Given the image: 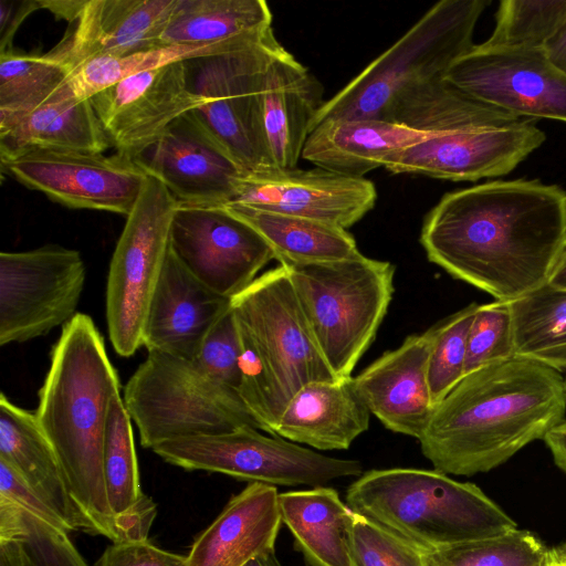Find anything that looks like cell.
I'll return each mask as SVG.
<instances>
[{"label": "cell", "mask_w": 566, "mask_h": 566, "mask_svg": "<svg viewBox=\"0 0 566 566\" xmlns=\"http://www.w3.org/2000/svg\"><path fill=\"white\" fill-rule=\"evenodd\" d=\"M420 243L454 279L517 300L547 283L566 249V190L520 178L447 192L424 217Z\"/></svg>", "instance_id": "6da1fadb"}, {"label": "cell", "mask_w": 566, "mask_h": 566, "mask_svg": "<svg viewBox=\"0 0 566 566\" xmlns=\"http://www.w3.org/2000/svg\"><path fill=\"white\" fill-rule=\"evenodd\" d=\"M566 420L565 376L514 356L467 374L418 440L434 470L471 476L505 463Z\"/></svg>", "instance_id": "7a4b0ae2"}, {"label": "cell", "mask_w": 566, "mask_h": 566, "mask_svg": "<svg viewBox=\"0 0 566 566\" xmlns=\"http://www.w3.org/2000/svg\"><path fill=\"white\" fill-rule=\"evenodd\" d=\"M119 390L102 334L91 316L77 313L52 347L35 416L94 535L113 543L116 534L104 476V447L111 400Z\"/></svg>", "instance_id": "3957f363"}, {"label": "cell", "mask_w": 566, "mask_h": 566, "mask_svg": "<svg viewBox=\"0 0 566 566\" xmlns=\"http://www.w3.org/2000/svg\"><path fill=\"white\" fill-rule=\"evenodd\" d=\"M346 502L423 553L517 527L479 486L437 470L367 471L349 485Z\"/></svg>", "instance_id": "277c9868"}, {"label": "cell", "mask_w": 566, "mask_h": 566, "mask_svg": "<svg viewBox=\"0 0 566 566\" xmlns=\"http://www.w3.org/2000/svg\"><path fill=\"white\" fill-rule=\"evenodd\" d=\"M491 0H441L390 48L324 102L311 132L337 119H386L399 93L428 80L441 77L470 51L473 32Z\"/></svg>", "instance_id": "5b68a950"}, {"label": "cell", "mask_w": 566, "mask_h": 566, "mask_svg": "<svg viewBox=\"0 0 566 566\" xmlns=\"http://www.w3.org/2000/svg\"><path fill=\"white\" fill-rule=\"evenodd\" d=\"M284 266L325 361L336 377H352L388 311L395 265L359 252L339 261Z\"/></svg>", "instance_id": "8992f818"}, {"label": "cell", "mask_w": 566, "mask_h": 566, "mask_svg": "<svg viewBox=\"0 0 566 566\" xmlns=\"http://www.w3.org/2000/svg\"><path fill=\"white\" fill-rule=\"evenodd\" d=\"M123 400L148 449L172 439L258 428L239 391L201 354L186 359L148 352L126 382Z\"/></svg>", "instance_id": "52a82bcc"}, {"label": "cell", "mask_w": 566, "mask_h": 566, "mask_svg": "<svg viewBox=\"0 0 566 566\" xmlns=\"http://www.w3.org/2000/svg\"><path fill=\"white\" fill-rule=\"evenodd\" d=\"M283 50L270 27L231 51L186 61L190 87L203 101L192 113L247 172L277 169L263 92L269 66Z\"/></svg>", "instance_id": "ba28073f"}, {"label": "cell", "mask_w": 566, "mask_h": 566, "mask_svg": "<svg viewBox=\"0 0 566 566\" xmlns=\"http://www.w3.org/2000/svg\"><path fill=\"white\" fill-rule=\"evenodd\" d=\"M180 203L148 174L114 250L106 286V319L115 352L134 355L143 345L148 307L161 274L170 229Z\"/></svg>", "instance_id": "9c48e42d"}, {"label": "cell", "mask_w": 566, "mask_h": 566, "mask_svg": "<svg viewBox=\"0 0 566 566\" xmlns=\"http://www.w3.org/2000/svg\"><path fill=\"white\" fill-rule=\"evenodd\" d=\"M151 450L185 470L221 473L274 486H324L333 480L363 474L357 460L324 455L279 436H264L252 426L172 439Z\"/></svg>", "instance_id": "30bf717a"}, {"label": "cell", "mask_w": 566, "mask_h": 566, "mask_svg": "<svg viewBox=\"0 0 566 566\" xmlns=\"http://www.w3.org/2000/svg\"><path fill=\"white\" fill-rule=\"evenodd\" d=\"M230 307L271 377L282 412L304 385L338 379L315 343L284 265L256 277Z\"/></svg>", "instance_id": "8fae6325"}, {"label": "cell", "mask_w": 566, "mask_h": 566, "mask_svg": "<svg viewBox=\"0 0 566 566\" xmlns=\"http://www.w3.org/2000/svg\"><path fill=\"white\" fill-rule=\"evenodd\" d=\"M81 253L56 244L0 253V345L23 343L66 325L85 284Z\"/></svg>", "instance_id": "7c38bea8"}, {"label": "cell", "mask_w": 566, "mask_h": 566, "mask_svg": "<svg viewBox=\"0 0 566 566\" xmlns=\"http://www.w3.org/2000/svg\"><path fill=\"white\" fill-rule=\"evenodd\" d=\"M0 165L2 174L67 208L126 217L148 176L136 159L117 153L32 148L0 158Z\"/></svg>", "instance_id": "4fadbf2b"}, {"label": "cell", "mask_w": 566, "mask_h": 566, "mask_svg": "<svg viewBox=\"0 0 566 566\" xmlns=\"http://www.w3.org/2000/svg\"><path fill=\"white\" fill-rule=\"evenodd\" d=\"M443 78L473 98L518 118L566 124V74L543 48H489L459 57Z\"/></svg>", "instance_id": "5bb4252c"}, {"label": "cell", "mask_w": 566, "mask_h": 566, "mask_svg": "<svg viewBox=\"0 0 566 566\" xmlns=\"http://www.w3.org/2000/svg\"><path fill=\"white\" fill-rule=\"evenodd\" d=\"M170 247L181 263L211 291L231 300L275 259L265 240L223 206H179Z\"/></svg>", "instance_id": "9a60e30c"}, {"label": "cell", "mask_w": 566, "mask_h": 566, "mask_svg": "<svg viewBox=\"0 0 566 566\" xmlns=\"http://www.w3.org/2000/svg\"><path fill=\"white\" fill-rule=\"evenodd\" d=\"M116 153L132 159L150 149L179 116L200 107L186 61L130 75L90 98Z\"/></svg>", "instance_id": "2e32d148"}, {"label": "cell", "mask_w": 566, "mask_h": 566, "mask_svg": "<svg viewBox=\"0 0 566 566\" xmlns=\"http://www.w3.org/2000/svg\"><path fill=\"white\" fill-rule=\"evenodd\" d=\"M546 140L533 119L491 129L436 135L391 155V174L478 181L509 175Z\"/></svg>", "instance_id": "e0dca14e"}, {"label": "cell", "mask_w": 566, "mask_h": 566, "mask_svg": "<svg viewBox=\"0 0 566 566\" xmlns=\"http://www.w3.org/2000/svg\"><path fill=\"white\" fill-rule=\"evenodd\" d=\"M136 159L159 179L181 206H224L235 199L237 181L247 171L192 111L175 119Z\"/></svg>", "instance_id": "ac0fdd59"}, {"label": "cell", "mask_w": 566, "mask_h": 566, "mask_svg": "<svg viewBox=\"0 0 566 566\" xmlns=\"http://www.w3.org/2000/svg\"><path fill=\"white\" fill-rule=\"evenodd\" d=\"M375 185L322 168L245 172L233 202L317 220L343 229L360 221L376 205Z\"/></svg>", "instance_id": "d6986e66"}, {"label": "cell", "mask_w": 566, "mask_h": 566, "mask_svg": "<svg viewBox=\"0 0 566 566\" xmlns=\"http://www.w3.org/2000/svg\"><path fill=\"white\" fill-rule=\"evenodd\" d=\"M432 327L408 336L353 377V385L369 410L390 431L423 434L434 406L428 380Z\"/></svg>", "instance_id": "ffe728a7"}, {"label": "cell", "mask_w": 566, "mask_h": 566, "mask_svg": "<svg viewBox=\"0 0 566 566\" xmlns=\"http://www.w3.org/2000/svg\"><path fill=\"white\" fill-rule=\"evenodd\" d=\"M178 0H85L70 33L48 54L72 72L97 57L158 45Z\"/></svg>", "instance_id": "44dd1931"}, {"label": "cell", "mask_w": 566, "mask_h": 566, "mask_svg": "<svg viewBox=\"0 0 566 566\" xmlns=\"http://www.w3.org/2000/svg\"><path fill=\"white\" fill-rule=\"evenodd\" d=\"M230 301L201 283L169 247L148 307L143 345L148 352L195 358Z\"/></svg>", "instance_id": "7402d4cb"}, {"label": "cell", "mask_w": 566, "mask_h": 566, "mask_svg": "<svg viewBox=\"0 0 566 566\" xmlns=\"http://www.w3.org/2000/svg\"><path fill=\"white\" fill-rule=\"evenodd\" d=\"M281 524L276 486L251 482L196 536L185 566H244L274 548Z\"/></svg>", "instance_id": "603a6c76"}, {"label": "cell", "mask_w": 566, "mask_h": 566, "mask_svg": "<svg viewBox=\"0 0 566 566\" xmlns=\"http://www.w3.org/2000/svg\"><path fill=\"white\" fill-rule=\"evenodd\" d=\"M353 377L312 381L287 401L274 436L321 451L346 450L369 427Z\"/></svg>", "instance_id": "cb8c5ba5"}, {"label": "cell", "mask_w": 566, "mask_h": 566, "mask_svg": "<svg viewBox=\"0 0 566 566\" xmlns=\"http://www.w3.org/2000/svg\"><path fill=\"white\" fill-rule=\"evenodd\" d=\"M0 459L61 516L70 532L94 534L69 491L35 412L14 405L3 392L0 395Z\"/></svg>", "instance_id": "d4e9b609"}, {"label": "cell", "mask_w": 566, "mask_h": 566, "mask_svg": "<svg viewBox=\"0 0 566 566\" xmlns=\"http://www.w3.org/2000/svg\"><path fill=\"white\" fill-rule=\"evenodd\" d=\"M319 81L287 50L270 64L263 92L265 132L275 166L294 169L324 104Z\"/></svg>", "instance_id": "484cf974"}, {"label": "cell", "mask_w": 566, "mask_h": 566, "mask_svg": "<svg viewBox=\"0 0 566 566\" xmlns=\"http://www.w3.org/2000/svg\"><path fill=\"white\" fill-rule=\"evenodd\" d=\"M436 135L381 119H337L316 126L302 158L339 175L364 178L397 151Z\"/></svg>", "instance_id": "4316f807"}, {"label": "cell", "mask_w": 566, "mask_h": 566, "mask_svg": "<svg viewBox=\"0 0 566 566\" xmlns=\"http://www.w3.org/2000/svg\"><path fill=\"white\" fill-rule=\"evenodd\" d=\"M281 521L310 566H353L350 534L355 512L336 490L315 486L279 493Z\"/></svg>", "instance_id": "83f0119b"}, {"label": "cell", "mask_w": 566, "mask_h": 566, "mask_svg": "<svg viewBox=\"0 0 566 566\" xmlns=\"http://www.w3.org/2000/svg\"><path fill=\"white\" fill-rule=\"evenodd\" d=\"M385 120L418 132L442 135L506 127L523 119L473 98L441 76L417 83L399 93Z\"/></svg>", "instance_id": "f1b7e54d"}, {"label": "cell", "mask_w": 566, "mask_h": 566, "mask_svg": "<svg viewBox=\"0 0 566 566\" xmlns=\"http://www.w3.org/2000/svg\"><path fill=\"white\" fill-rule=\"evenodd\" d=\"M111 142L90 99L59 91L43 105L0 128V158L32 148L103 153Z\"/></svg>", "instance_id": "f546056e"}, {"label": "cell", "mask_w": 566, "mask_h": 566, "mask_svg": "<svg viewBox=\"0 0 566 566\" xmlns=\"http://www.w3.org/2000/svg\"><path fill=\"white\" fill-rule=\"evenodd\" d=\"M223 207L265 240L281 265L333 262L360 252L354 237L333 224L239 202Z\"/></svg>", "instance_id": "4dcf8cb0"}, {"label": "cell", "mask_w": 566, "mask_h": 566, "mask_svg": "<svg viewBox=\"0 0 566 566\" xmlns=\"http://www.w3.org/2000/svg\"><path fill=\"white\" fill-rule=\"evenodd\" d=\"M270 27L264 0H178L158 45L218 43Z\"/></svg>", "instance_id": "1f68e13d"}, {"label": "cell", "mask_w": 566, "mask_h": 566, "mask_svg": "<svg viewBox=\"0 0 566 566\" xmlns=\"http://www.w3.org/2000/svg\"><path fill=\"white\" fill-rule=\"evenodd\" d=\"M509 306L515 356L566 374V291L546 283Z\"/></svg>", "instance_id": "d6a6232c"}, {"label": "cell", "mask_w": 566, "mask_h": 566, "mask_svg": "<svg viewBox=\"0 0 566 566\" xmlns=\"http://www.w3.org/2000/svg\"><path fill=\"white\" fill-rule=\"evenodd\" d=\"M71 71L50 56L0 52V128L50 99Z\"/></svg>", "instance_id": "836d02e7"}, {"label": "cell", "mask_w": 566, "mask_h": 566, "mask_svg": "<svg viewBox=\"0 0 566 566\" xmlns=\"http://www.w3.org/2000/svg\"><path fill=\"white\" fill-rule=\"evenodd\" d=\"M69 531L0 496V538L15 539L24 566H88Z\"/></svg>", "instance_id": "e575fe53"}, {"label": "cell", "mask_w": 566, "mask_h": 566, "mask_svg": "<svg viewBox=\"0 0 566 566\" xmlns=\"http://www.w3.org/2000/svg\"><path fill=\"white\" fill-rule=\"evenodd\" d=\"M552 551L517 527L492 537L424 553L426 566H551Z\"/></svg>", "instance_id": "d590c367"}, {"label": "cell", "mask_w": 566, "mask_h": 566, "mask_svg": "<svg viewBox=\"0 0 566 566\" xmlns=\"http://www.w3.org/2000/svg\"><path fill=\"white\" fill-rule=\"evenodd\" d=\"M104 476L113 514L132 506L143 494L130 416L120 392L109 406L105 447Z\"/></svg>", "instance_id": "8d00e7d4"}, {"label": "cell", "mask_w": 566, "mask_h": 566, "mask_svg": "<svg viewBox=\"0 0 566 566\" xmlns=\"http://www.w3.org/2000/svg\"><path fill=\"white\" fill-rule=\"evenodd\" d=\"M566 18V0H502L489 48H543Z\"/></svg>", "instance_id": "74e56055"}, {"label": "cell", "mask_w": 566, "mask_h": 566, "mask_svg": "<svg viewBox=\"0 0 566 566\" xmlns=\"http://www.w3.org/2000/svg\"><path fill=\"white\" fill-rule=\"evenodd\" d=\"M478 305L471 303L432 326L428 380L434 407L464 377L468 336Z\"/></svg>", "instance_id": "f35d334b"}, {"label": "cell", "mask_w": 566, "mask_h": 566, "mask_svg": "<svg viewBox=\"0 0 566 566\" xmlns=\"http://www.w3.org/2000/svg\"><path fill=\"white\" fill-rule=\"evenodd\" d=\"M514 356L509 302L494 301L479 304L468 336L464 376Z\"/></svg>", "instance_id": "ab89813d"}, {"label": "cell", "mask_w": 566, "mask_h": 566, "mask_svg": "<svg viewBox=\"0 0 566 566\" xmlns=\"http://www.w3.org/2000/svg\"><path fill=\"white\" fill-rule=\"evenodd\" d=\"M350 554L353 566H426L423 552L357 513Z\"/></svg>", "instance_id": "60d3db41"}, {"label": "cell", "mask_w": 566, "mask_h": 566, "mask_svg": "<svg viewBox=\"0 0 566 566\" xmlns=\"http://www.w3.org/2000/svg\"><path fill=\"white\" fill-rule=\"evenodd\" d=\"M186 556L157 547L149 541L115 542L106 547L96 566H185Z\"/></svg>", "instance_id": "b9f144b4"}, {"label": "cell", "mask_w": 566, "mask_h": 566, "mask_svg": "<svg viewBox=\"0 0 566 566\" xmlns=\"http://www.w3.org/2000/svg\"><path fill=\"white\" fill-rule=\"evenodd\" d=\"M0 496L15 502L30 512L61 525L70 532L61 516L28 485L6 461L1 459Z\"/></svg>", "instance_id": "7bdbcfd3"}, {"label": "cell", "mask_w": 566, "mask_h": 566, "mask_svg": "<svg viewBox=\"0 0 566 566\" xmlns=\"http://www.w3.org/2000/svg\"><path fill=\"white\" fill-rule=\"evenodd\" d=\"M156 515L157 504L144 493L132 506L114 515L116 542L149 541V531Z\"/></svg>", "instance_id": "ee69618b"}, {"label": "cell", "mask_w": 566, "mask_h": 566, "mask_svg": "<svg viewBox=\"0 0 566 566\" xmlns=\"http://www.w3.org/2000/svg\"><path fill=\"white\" fill-rule=\"evenodd\" d=\"M38 9H41L40 0L0 1V52L11 50L10 45L19 25Z\"/></svg>", "instance_id": "f6af8a7d"}, {"label": "cell", "mask_w": 566, "mask_h": 566, "mask_svg": "<svg viewBox=\"0 0 566 566\" xmlns=\"http://www.w3.org/2000/svg\"><path fill=\"white\" fill-rule=\"evenodd\" d=\"M543 50L548 60L566 74V18L556 32L545 42Z\"/></svg>", "instance_id": "bcb514c9"}, {"label": "cell", "mask_w": 566, "mask_h": 566, "mask_svg": "<svg viewBox=\"0 0 566 566\" xmlns=\"http://www.w3.org/2000/svg\"><path fill=\"white\" fill-rule=\"evenodd\" d=\"M555 464L566 473V420L552 429L544 438Z\"/></svg>", "instance_id": "7dc6e473"}, {"label": "cell", "mask_w": 566, "mask_h": 566, "mask_svg": "<svg viewBox=\"0 0 566 566\" xmlns=\"http://www.w3.org/2000/svg\"><path fill=\"white\" fill-rule=\"evenodd\" d=\"M85 0H40L41 9L73 23L82 10Z\"/></svg>", "instance_id": "c3c4849f"}, {"label": "cell", "mask_w": 566, "mask_h": 566, "mask_svg": "<svg viewBox=\"0 0 566 566\" xmlns=\"http://www.w3.org/2000/svg\"><path fill=\"white\" fill-rule=\"evenodd\" d=\"M0 566H24L21 549L15 539L0 538Z\"/></svg>", "instance_id": "681fc988"}, {"label": "cell", "mask_w": 566, "mask_h": 566, "mask_svg": "<svg viewBox=\"0 0 566 566\" xmlns=\"http://www.w3.org/2000/svg\"><path fill=\"white\" fill-rule=\"evenodd\" d=\"M547 284L552 287L566 291V249L552 271Z\"/></svg>", "instance_id": "f907efd6"}, {"label": "cell", "mask_w": 566, "mask_h": 566, "mask_svg": "<svg viewBox=\"0 0 566 566\" xmlns=\"http://www.w3.org/2000/svg\"><path fill=\"white\" fill-rule=\"evenodd\" d=\"M244 566H282V564L277 559L274 548H270L255 556Z\"/></svg>", "instance_id": "816d5d0a"}, {"label": "cell", "mask_w": 566, "mask_h": 566, "mask_svg": "<svg viewBox=\"0 0 566 566\" xmlns=\"http://www.w3.org/2000/svg\"><path fill=\"white\" fill-rule=\"evenodd\" d=\"M552 562L551 566H566V542L551 548Z\"/></svg>", "instance_id": "f5cc1de1"}, {"label": "cell", "mask_w": 566, "mask_h": 566, "mask_svg": "<svg viewBox=\"0 0 566 566\" xmlns=\"http://www.w3.org/2000/svg\"><path fill=\"white\" fill-rule=\"evenodd\" d=\"M565 386H566V376H565Z\"/></svg>", "instance_id": "db71d44e"}]
</instances>
